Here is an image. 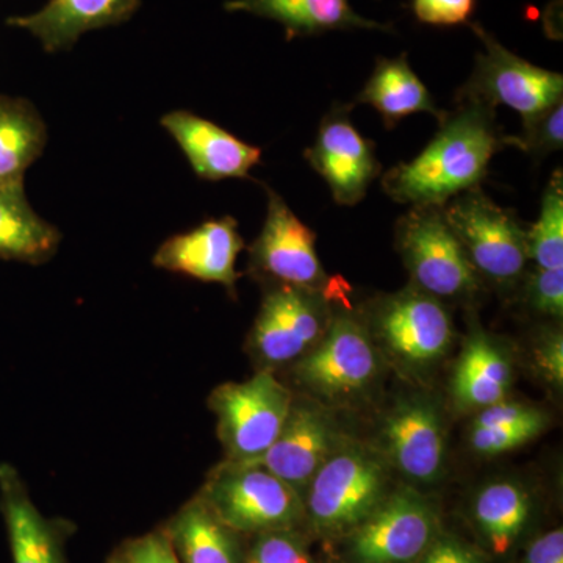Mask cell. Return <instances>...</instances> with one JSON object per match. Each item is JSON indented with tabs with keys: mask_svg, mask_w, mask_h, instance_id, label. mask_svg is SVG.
Returning a JSON list of instances; mask_svg holds the SVG:
<instances>
[{
	"mask_svg": "<svg viewBox=\"0 0 563 563\" xmlns=\"http://www.w3.org/2000/svg\"><path fill=\"white\" fill-rule=\"evenodd\" d=\"M443 214L479 279L506 287L523 276L528 231L512 210L503 209L477 187L444 203Z\"/></svg>",
	"mask_w": 563,
	"mask_h": 563,
	"instance_id": "277c9868",
	"label": "cell"
},
{
	"mask_svg": "<svg viewBox=\"0 0 563 563\" xmlns=\"http://www.w3.org/2000/svg\"><path fill=\"white\" fill-rule=\"evenodd\" d=\"M537 369L548 383L562 387L563 383V339L562 333L551 331L544 333L533 351Z\"/></svg>",
	"mask_w": 563,
	"mask_h": 563,
	"instance_id": "836d02e7",
	"label": "cell"
},
{
	"mask_svg": "<svg viewBox=\"0 0 563 563\" xmlns=\"http://www.w3.org/2000/svg\"><path fill=\"white\" fill-rule=\"evenodd\" d=\"M0 514L13 563H68L66 547L76 525L41 512L20 472L7 462L0 463Z\"/></svg>",
	"mask_w": 563,
	"mask_h": 563,
	"instance_id": "5bb4252c",
	"label": "cell"
},
{
	"mask_svg": "<svg viewBox=\"0 0 563 563\" xmlns=\"http://www.w3.org/2000/svg\"><path fill=\"white\" fill-rule=\"evenodd\" d=\"M141 0H47L31 14L7 20L10 27L31 33L49 54L69 51L85 35L131 20Z\"/></svg>",
	"mask_w": 563,
	"mask_h": 563,
	"instance_id": "d6986e66",
	"label": "cell"
},
{
	"mask_svg": "<svg viewBox=\"0 0 563 563\" xmlns=\"http://www.w3.org/2000/svg\"><path fill=\"white\" fill-rule=\"evenodd\" d=\"M354 103H368L379 111L388 129L415 113H429L439 121L444 117L433 103L431 92L410 68L406 54L379 58Z\"/></svg>",
	"mask_w": 563,
	"mask_h": 563,
	"instance_id": "603a6c76",
	"label": "cell"
},
{
	"mask_svg": "<svg viewBox=\"0 0 563 563\" xmlns=\"http://www.w3.org/2000/svg\"><path fill=\"white\" fill-rule=\"evenodd\" d=\"M47 128L24 98L0 95V191L24 187V176L43 155Z\"/></svg>",
	"mask_w": 563,
	"mask_h": 563,
	"instance_id": "cb8c5ba5",
	"label": "cell"
},
{
	"mask_svg": "<svg viewBox=\"0 0 563 563\" xmlns=\"http://www.w3.org/2000/svg\"><path fill=\"white\" fill-rule=\"evenodd\" d=\"M420 563H485L481 555L454 539L435 540Z\"/></svg>",
	"mask_w": 563,
	"mask_h": 563,
	"instance_id": "e575fe53",
	"label": "cell"
},
{
	"mask_svg": "<svg viewBox=\"0 0 563 563\" xmlns=\"http://www.w3.org/2000/svg\"><path fill=\"white\" fill-rule=\"evenodd\" d=\"M525 298L533 312L543 317L562 318L563 268H536L526 280Z\"/></svg>",
	"mask_w": 563,
	"mask_h": 563,
	"instance_id": "1f68e13d",
	"label": "cell"
},
{
	"mask_svg": "<svg viewBox=\"0 0 563 563\" xmlns=\"http://www.w3.org/2000/svg\"><path fill=\"white\" fill-rule=\"evenodd\" d=\"M396 247L413 285L437 299L468 301L481 279L448 224L443 207H412L396 224Z\"/></svg>",
	"mask_w": 563,
	"mask_h": 563,
	"instance_id": "5b68a950",
	"label": "cell"
},
{
	"mask_svg": "<svg viewBox=\"0 0 563 563\" xmlns=\"http://www.w3.org/2000/svg\"><path fill=\"white\" fill-rule=\"evenodd\" d=\"M62 243V233L32 209L24 187L0 191V258L43 265Z\"/></svg>",
	"mask_w": 563,
	"mask_h": 563,
	"instance_id": "d4e9b609",
	"label": "cell"
},
{
	"mask_svg": "<svg viewBox=\"0 0 563 563\" xmlns=\"http://www.w3.org/2000/svg\"><path fill=\"white\" fill-rule=\"evenodd\" d=\"M268 211L265 224L250 247V272L268 285H292L322 291L328 274L322 268L314 233L303 224L282 196L265 187Z\"/></svg>",
	"mask_w": 563,
	"mask_h": 563,
	"instance_id": "8fae6325",
	"label": "cell"
},
{
	"mask_svg": "<svg viewBox=\"0 0 563 563\" xmlns=\"http://www.w3.org/2000/svg\"><path fill=\"white\" fill-rule=\"evenodd\" d=\"M515 146L528 152L536 161L551 152L561 151L563 144V103L536 114L523 121V132L517 136H504V146Z\"/></svg>",
	"mask_w": 563,
	"mask_h": 563,
	"instance_id": "f1b7e54d",
	"label": "cell"
},
{
	"mask_svg": "<svg viewBox=\"0 0 563 563\" xmlns=\"http://www.w3.org/2000/svg\"><path fill=\"white\" fill-rule=\"evenodd\" d=\"M292 401L290 388L269 369H258L243 383L218 385L207 406L217 417L225 461H261L279 437Z\"/></svg>",
	"mask_w": 563,
	"mask_h": 563,
	"instance_id": "3957f363",
	"label": "cell"
},
{
	"mask_svg": "<svg viewBox=\"0 0 563 563\" xmlns=\"http://www.w3.org/2000/svg\"><path fill=\"white\" fill-rule=\"evenodd\" d=\"M328 302L322 291L268 285L246 343L257 372H276L312 350L331 322Z\"/></svg>",
	"mask_w": 563,
	"mask_h": 563,
	"instance_id": "52a82bcc",
	"label": "cell"
},
{
	"mask_svg": "<svg viewBox=\"0 0 563 563\" xmlns=\"http://www.w3.org/2000/svg\"><path fill=\"white\" fill-rule=\"evenodd\" d=\"M351 107H333L321 121L317 141L303 152L310 166L328 181L333 201L355 206L380 174L373 141L363 139L350 120Z\"/></svg>",
	"mask_w": 563,
	"mask_h": 563,
	"instance_id": "4fadbf2b",
	"label": "cell"
},
{
	"mask_svg": "<svg viewBox=\"0 0 563 563\" xmlns=\"http://www.w3.org/2000/svg\"><path fill=\"white\" fill-rule=\"evenodd\" d=\"M162 526L180 563H243L244 536L222 523L198 496Z\"/></svg>",
	"mask_w": 563,
	"mask_h": 563,
	"instance_id": "44dd1931",
	"label": "cell"
},
{
	"mask_svg": "<svg viewBox=\"0 0 563 563\" xmlns=\"http://www.w3.org/2000/svg\"><path fill=\"white\" fill-rule=\"evenodd\" d=\"M501 147L504 136L495 110L459 101V109L444 113L440 131L417 158L384 174L385 195L406 206L443 207L455 196L479 187L493 155Z\"/></svg>",
	"mask_w": 563,
	"mask_h": 563,
	"instance_id": "6da1fadb",
	"label": "cell"
},
{
	"mask_svg": "<svg viewBox=\"0 0 563 563\" xmlns=\"http://www.w3.org/2000/svg\"><path fill=\"white\" fill-rule=\"evenodd\" d=\"M224 9L277 22L288 40L333 31H391V25L361 16L350 0H229Z\"/></svg>",
	"mask_w": 563,
	"mask_h": 563,
	"instance_id": "ffe728a7",
	"label": "cell"
},
{
	"mask_svg": "<svg viewBox=\"0 0 563 563\" xmlns=\"http://www.w3.org/2000/svg\"><path fill=\"white\" fill-rule=\"evenodd\" d=\"M196 496L244 537L295 529L306 515L302 496L258 463H220Z\"/></svg>",
	"mask_w": 563,
	"mask_h": 563,
	"instance_id": "7a4b0ae2",
	"label": "cell"
},
{
	"mask_svg": "<svg viewBox=\"0 0 563 563\" xmlns=\"http://www.w3.org/2000/svg\"><path fill=\"white\" fill-rule=\"evenodd\" d=\"M547 428L542 410L501 401L485 407L473 422L470 443L477 454H506L539 437Z\"/></svg>",
	"mask_w": 563,
	"mask_h": 563,
	"instance_id": "484cf974",
	"label": "cell"
},
{
	"mask_svg": "<svg viewBox=\"0 0 563 563\" xmlns=\"http://www.w3.org/2000/svg\"><path fill=\"white\" fill-rule=\"evenodd\" d=\"M162 125L179 144L192 172L201 179H244L261 163V147L244 143L190 111H172L162 118Z\"/></svg>",
	"mask_w": 563,
	"mask_h": 563,
	"instance_id": "ac0fdd59",
	"label": "cell"
},
{
	"mask_svg": "<svg viewBox=\"0 0 563 563\" xmlns=\"http://www.w3.org/2000/svg\"><path fill=\"white\" fill-rule=\"evenodd\" d=\"M512 384V365L490 336H470L453 377L454 401L466 410L490 407L506 399Z\"/></svg>",
	"mask_w": 563,
	"mask_h": 563,
	"instance_id": "7402d4cb",
	"label": "cell"
},
{
	"mask_svg": "<svg viewBox=\"0 0 563 563\" xmlns=\"http://www.w3.org/2000/svg\"><path fill=\"white\" fill-rule=\"evenodd\" d=\"M380 442L388 461L410 479L433 483L443 472L446 435L439 410L428 399H406L393 407Z\"/></svg>",
	"mask_w": 563,
	"mask_h": 563,
	"instance_id": "2e32d148",
	"label": "cell"
},
{
	"mask_svg": "<svg viewBox=\"0 0 563 563\" xmlns=\"http://www.w3.org/2000/svg\"><path fill=\"white\" fill-rule=\"evenodd\" d=\"M483 43L470 80L459 92V101L483 103L488 109L507 106L523 121L562 102V74L539 68L506 49L483 25L470 22Z\"/></svg>",
	"mask_w": 563,
	"mask_h": 563,
	"instance_id": "ba28073f",
	"label": "cell"
},
{
	"mask_svg": "<svg viewBox=\"0 0 563 563\" xmlns=\"http://www.w3.org/2000/svg\"><path fill=\"white\" fill-rule=\"evenodd\" d=\"M243 247L236 221L232 217L218 218L165 240L152 263L165 272L221 284L233 291L240 277L235 263Z\"/></svg>",
	"mask_w": 563,
	"mask_h": 563,
	"instance_id": "e0dca14e",
	"label": "cell"
},
{
	"mask_svg": "<svg viewBox=\"0 0 563 563\" xmlns=\"http://www.w3.org/2000/svg\"><path fill=\"white\" fill-rule=\"evenodd\" d=\"M106 563H180L163 526L118 544Z\"/></svg>",
	"mask_w": 563,
	"mask_h": 563,
	"instance_id": "4dcf8cb0",
	"label": "cell"
},
{
	"mask_svg": "<svg viewBox=\"0 0 563 563\" xmlns=\"http://www.w3.org/2000/svg\"><path fill=\"white\" fill-rule=\"evenodd\" d=\"M372 324L385 350L407 366L431 365L453 343V321L446 307L415 285L377 299Z\"/></svg>",
	"mask_w": 563,
	"mask_h": 563,
	"instance_id": "30bf717a",
	"label": "cell"
},
{
	"mask_svg": "<svg viewBox=\"0 0 563 563\" xmlns=\"http://www.w3.org/2000/svg\"><path fill=\"white\" fill-rule=\"evenodd\" d=\"M376 347L369 333L350 313L331 318L324 335L292 365L296 383L329 401L352 398L377 374Z\"/></svg>",
	"mask_w": 563,
	"mask_h": 563,
	"instance_id": "9c48e42d",
	"label": "cell"
},
{
	"mask_svg": "<svg viewBox=\"0 0 563 563\" xmlns=\"http://www.w3.org/2000/svg\"><path fill=\"white\" fill-rule=\"evenodd\" d=\"M339 446L335 424L320 406L292 401L276 442L261 461L252 463L265 466L303 498L314 474Z\"/></svg>",
	"mask_w": 563,
	"mask_h": 563,
	"instance_id": "9a60e30c",
	"label": "cell"
},
{
	"mask_svg": "<svg viewBox=\"0 0 563 563\" xmlns=\"http://www.w3.org/2000/svg\"><path fill=\"white\" fill-rule=\"evenodd\" d=\"M525 563H563V531L555 529L529 547Z\"/></svg>",
	"mask_w": 563,
	"mask_h": 563,
	"instance_id": "d590c367",
	"label": "cell"
},
{
	"mask_svg": "<svg viewBox=\"0 0 563 563\" xmlns=\"http://www.w3.org/2000/svg\"><path fill=\"white\" fill-rule=\"evenodd\" d=\"M476 0H412L417 20L437 27L468 24Z\"/></svg>",
	"mask_w": 563,
	"mask_h": 563,
	"instance_id": "d6a6232c",
	"label": "cell"
},
{
	"mask_svg": "<svg viewBox=\"0 0 563 563\" xmlns=\"http://www.w3.org/2000/svg\"><path fill=\"white\" fill-rule=\"evenodd\" d=\"M529 261L536 268H563V176L553 173L544 190L539 220L528 231Z\"/></svg>",
	"mask_w": 563,
	"mask_h": 563,
	"instance_id": "83f0119b",
	"label": "cell"
},
{
	"mask_svg": "<svg viewBox=\"0 0 563 563\" xmlns=\"http://www.w3.org/2000/svg\"><path fill=\"white\" fill-rule=\"evenodd\" d=\"M387 472L377 455L365 448H336L307 487L306 512L318 529L343 532L355 529L385 499Z\"/></svg>",
	"mask_w": 563,
	"mask_h": 563,
	"instance_id": "8992f818",
	"label": "cell"
},
{
	"mask_svg": "<svg viewBox=\"0 0 563 563\" xmlns=\"http://www.w3.org/2000/svg\"><path fill=\"white\" fill-rule=\"evenodd\" d=\"M243 563H314L306 542L295 529L252 537Z\"/></svg>",
	"mask_w": 563,
	"mask_h": 563,
	"instance_id": "f546056e",
	"label": "cell"
},
{
	"mask_svg": "<svg viewBox=\"0 0 563 563\" xmlns=\"http://www.w3.org/2000/svg\"><path fill=\"white\" fill-rule=\"evenodd\" d=\"M531 499L520 485L499 481L484 487L474 503V518L496 554H506L523 532Z\"/></svg>",
	"mask_w": 563,
	"mask_h": 563,
	"instance_id": "4316f807",
	"label": "cell"
},
{
	"mask_svg": "<svg viewBox=\"0 0 563 563\" xmlns=\"http://www.w3.org/2000/svg\"><path fill=\"white\" fill-rule=\"evenodd\" d=\"M437 515L415 492L385 498L352 532L355 563H410L435 542Z\"/></svg>",
	"mask_w": 563,
	"mask_h": 563,
	"instance_id": "7c38bea8",
	"label": "cell"
}]
</instances>
